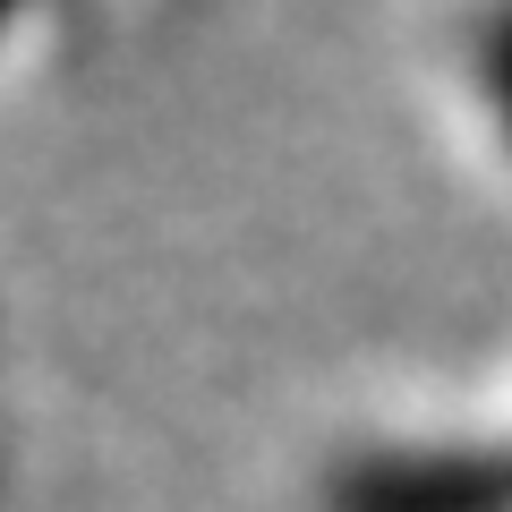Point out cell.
<instances>
[{
    "label": "cell",
    "mask_w": 512,
    "mask_h": 512,
    "mask_svg": "<svg viewBox=\"0 0 512 512\" xmlns=\"http://www.w3.org/2000/svg\"><path fill=\"white\" fill-rule=\"evenodd\" d=\"M470 52H487V60H470V94L495 128V154L512 163V26H487V43L470 35Z\"/></svg>",
    "instance_id": "obj_1"
}]
</instances>
